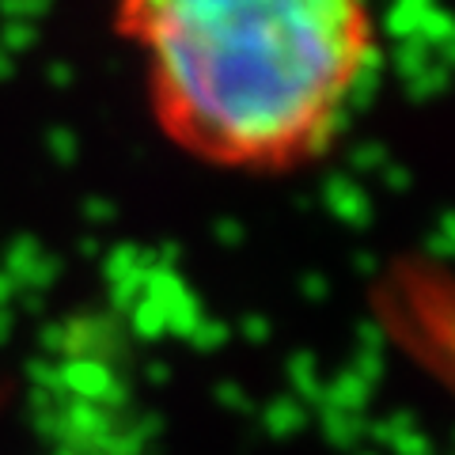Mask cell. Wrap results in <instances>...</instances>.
Listing matches in <instances>:
<instances>
[{"label":"cell","instance_id":"obj_1","mask_svg":"<svg viewBox=\"0 0 455 455\" xmlns=\"http://www.w3.org/2000/svg\"><path fill=\"white\" fill-rule=\"evenodd\" d=\"M160 130L232 171H289L334 140L376 65L353 0H140L118 16Z\"/></svg>","mask_w":455,"mask_h":455}]
</instances>
